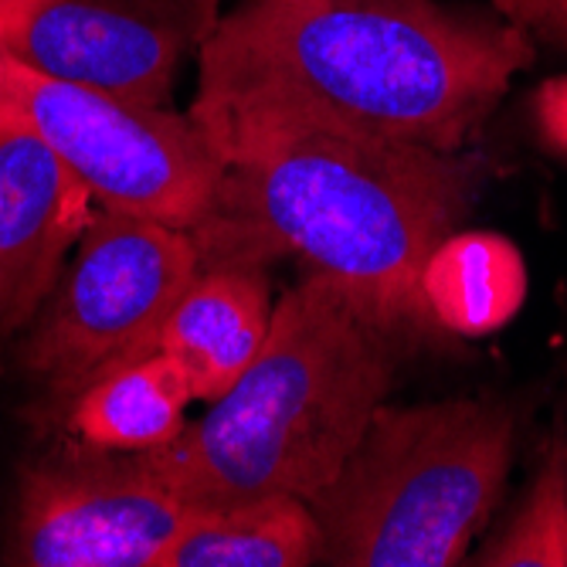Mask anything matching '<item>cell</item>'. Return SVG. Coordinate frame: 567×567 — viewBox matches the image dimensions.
<instances>
[{
    "mask_svg": "<svg viewBox=\"0 0 567 567\" xmlns=\"http://www.w3.org/2000/svg\"><path fill=\"white\" fill-rule=\"evenodd\" d=\"M75 248L14 347L18 371L41 391V411L59 422L89 381L126 364L153 337L200 272L190 231L106 208Z\"/></svg>",
    "mask_w": 567,
    "mask_h": 567,
    "instance_id": "5",
    "label": "cell"
},
{
    "mask_svg": "<svg viewBox=\"0 0 567 567\" xmlns=\"http://www.w3.org/2000/svg\"><path fill=\"white\" fill-rule=\"evenodd\" d=\"M190 401L187 371L171 353L153 350L89 381L69 404L62 429L106 449H157L184 432Z\"/></svg>",
    "mask_w": 567,
    "mask_h": 567,
    "instance_id": "12",
    "label": "cell"
},
{
    "mask_svg": "<svg viewBox=\"0 0 567 567\" xmlns=\"http://www.w3.org/2000/svg\"><path fill=\"white\" fill-rule=\"evenodd\" d=\"M320 527L299 496H259L194 509L153 567H306L317 564Z\"/></svg>",
    "mask_w": 567,
    "mask_h": 567,
    "instance_id": "11",
    "label": "cell"
},
{
    "mask_svg": "<svg viewBox=\"0 0 567 567\" xmlns=\"http://www.w3.org/2000/svg\"><path fill=\"white\" fill-rule=\"evenodd\" d=\"M0 106L28 120L92 190L99 208L197 228L208 215L225 157L190 113L106 95L38 75L14 62Z\"/></svg>",
    "mask_w": 567,
    "mask_h": 567,
    "instance_id": "6",
    "label": "cell"
},
{
    "mask_svg": "<svg viewBox=\"0 0 567 567\" xmlns=\"http://www.w3.org/2000/svg\"><path fill=\"white\" fill-rule=\"evenodd\" d=\"M517 419L489 398L381 404L337 476L306 499L317 564L452 567L503 493Z\"/></svg>",
    "mask_w": 567,
    "mask_h": 567,
    "instance_id": "4",
    "label": "cell"
},
{
    "mask_svg": "<svg viewBox=\"0 0 567 567\" xmlns=\"http://www.w3.org/2000/svg\"><path fill=\"white\" fill-rule=\"evenodd\" d=\"M509 24L567 48V0H493Z\"/></svg>",
    "mask_w": 567,
    "mask_h": 567,
    "instance_id": "15",
    "label": "cell"
},
{
    "mask_svg": "<svg viewBox=\"0 0 567 567\" xmlns=\"http://www.w3.org/2000/svg\"><path fill=\"white\" fill-rule=\"evenodd\" d=\"M197 55L190 116L225 161L299 133L455 153L534 41L439 0H241Z\"/></svg>",
    "mask_w": 567,
    "mask_h": 567,
    "instance_id": "1",
    "label": "cell"
},
{
    "mask_svg": "<svg viewBox=\"0 0 567 567\" xmlns=\"http://www.w3.org/2000/svg\"><path fill=\"white\" fill-rule=\"evenodd\" d=\"M190 513L146 449H106L65 432L18 480L0 564L153 567Z\"/></svg>",
    "mask_w": 567,
    "mask_h": 567,
    "instance_id": "7",
    "label": "cell"
},
{
    "mask_svg": "<svg viewBox=\"0 0 567 567\" xmlns=\"http://www.w3.org/2000/svg\"><path fill=\"white\" fill-rule=\"evenodd\" d=\"M486 567H567V489L564 458L550 455L534 489L506 527L476 554Z\"/></svg>",
    "mask_w": 567,
    "mask_h": 567,
    "instance_id": "14",
    "label": "cell"
},
{
    "mask_svg": "<svg viewBox=\"0 0 567 567\" xmlns=\"http://www.w3.org/2000/svg\"><path fill=\"white\" fill-rule=\"evenodd\" d=\"M272 320L269 272L259 266L200 269L164 323L133 353L164 350L187 371L194 401H218L259 353ZM130 357V360H133Z\"/></svg>",
    "mask_w": 567,
    "mask_h": 567,
    "instance_id": "10",
    "label": "cell"
},
{
    "mask_svg": "<svg viewBox=\"0 0 567 567\" xmlns=\"http://www.w3.org/2000/svg\"><path fill=\"white\" fill-rule=\"evenodd\" d=\"M560 458H564V489H567V449H564V455H560Z\"/></svg>",
    "mask_w": 567,
    "mask_h": 567,
    "instance_id": "18",
    "label": "cell"
},
{
    "mask_svg": "<svg viewBox=\"0 0 567 567\" xmlns=\"http://www.w3.org/2000/svg\"><path fill=\"white\" fill-rule=\"evenodd\" d=\"M486 177L476 153L299 133L228 157L190 238L200 269L299 259L404 343H439L422 276Z\"/></svg>",
    "mask_w": 567,
    "mask_h": 567,
    "instance_id": "2",
    "label": "cell"
},
{
    "mask_svg": "<svg viewBox=\"0 0 567 567\" xmlns=\"http://www.w3.org/2000/svg\"><path fill=\"white\" fill-rule=\"evenodd\" d=\"M401 350L404 340L337 282L306 272L272 306L259 353L208 415L146 455L190 509L309 499L384 404Z\"/></svg>",
    "mask_w": 567,
    "mask_h": 567,
    "instance_id": "3",
    "label": "cell"
},
{
    "mask_svg": "<svg viewBox=\"0 0 567 567\" xmlns=\"http://www.w3.org/2000/svg\"><path fill=\"white\" fill-rule=\"evenodd\" d=\"M14 69V59L8 55L4 48H0V85H4V79H8V72Z\"/></svg>",
    "mask_w": 567,
    "mask_h": 567,
    "instance_id": "17",
    "label": "cell"
},
{
    "mask_svg": "<svg viewBox=\"0 0 567 567\" xmlns=\"http://www.w3.org/2000/svg\"><path fill=\"white\" fill-rule=\"evenodd\" d=\"M425 302L445 333L480 337L503 327L524 302L520 251L499 235H449L425 266Z\"/></svg>",
    "mask_w": 567,
    "mask_h": 567,
    "instance_id": "13",
    "label": "cell"
},
{
    "mask_svg": "<svg viewBox=\"0 0 567 567\" xmlns=\"http://www.w3.org/2000/svg\"><path fill=\"white\" fill-rule=\"evenodd\" d=\"M215 24L218 0H0V48L18 65L140 106H167Z\"/></svg>",
    "mask_w": 567,
    "mask_h": 567,
    "instance_id": "8",
    "label": "cell"
},
{
    "mask_svg": "<svg viewBox=\"0 0 567 567\" xmlns=\"http://www.w3.org/2000/svg\"><path fill=\"white\" fill-rule=\"evenodd\" d=\"M534 113H537V130L544 143L567 157V75L550 79L537 89Z\"/></svg>",
    "mask_w": 567,
    "mask_h": 567,
    "instance_id": "16",
    "label": "cell"
},
{
    "mask_svg": "<svg viewBox=\"0 0 567 567\" xmlns=\"http://www.w3.org/2000/svg\"><path fill=\"white\" fill-rule=\"evenodd\" d=\"M92 204V190L41 133L0 106V343L18 337L55 289Z\"/></svg>",
    "mask_w": 567,
    "mask_h": 567,
    "instance_id": "9",
    "label": "cell"
}]
</instances>
